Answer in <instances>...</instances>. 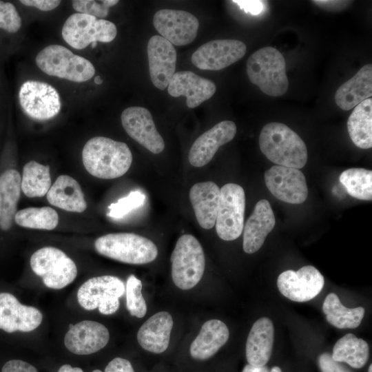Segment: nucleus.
Segmentation results:
<instances>
[{"label":"nucleus","mask_w":372,"mask_h":372,"mask_svg":"<svg viewBox=\"0 0 372 372\" xmlns=\"http://www.w3.org/2000/svg\"><path fill=\"white\" fill-rule=\"evenodd\" d=\"M82 160L85 169L93 176L113 179L130 169L132 154L127 145L105 136L90 138L84 145Z\"/></svg>","instance_id":"nucleus-1"},{"label":"nucleus","mask_w":372,"mask_h":372,"mask_svg":"<svg viewBox=\"0 0 372 372\" xmlns=\"http://www.w3.org/2000/svg\"><path fill=\"white\" fill-rule=\"evenodd\" d=\"M259 146L262 154L277 165L299 169L307 163L308 153L304 142L283 123L266 124L259 136Z\"/></svg>","instance_id":"nucleus-2"},{"label":"nucleus","mask_w":372,"mask_h":372,"mask_svg":"<svg viewBox=\"0 0 372 372\" xmlns=\"http://www.w3.org/2000/svg\"><path fill=\"white\" fill-rule=\"evenodd\" d=\"M246 66L250 81L267 95L280 96L287 91L285 59L275 48L256 50L248 58Z\"/></svg>","instance_id":"nucleus-3"},{"label":"nucleus","mask_w":372,"mask_h":372,"mask_svg":"<svg viewBox=\"0 0 372 372\" xmlns=\"http://www.w3.org/2000/svg\"><path fill=\"white\" fill-rule=\"evenodd\" d=\"M96 251L117 261L142 265L152 262L158 255L156 245L149 239L133 233H114L98 238Z\"/></svg>","instance_id":"nucleus-4"},{"label":"nucleus","mask_w":372,"mask_h":372,"mask_svg":"<svg viewBox=\"0 0 372 372\" xmlns=\"http://www.w3.org/2000/svg\"><path fill=\"white\" fill-rule=\"evenodd\" d=\"M35 61L44 73L70 81L85 82L95 74L90 61L61 45L45 47L37 55Z\"/></svg>","instance_id":"nucleus-5"},{"label":"nucleus","mask_w":372,"mask_h":372,"mask_svg":"<svg viewBox=\"0 0 372 372\" xmlns=\"http://www.w3.org/2000/svg\"><path fill=\"white\" fill-rule=\"evenodd\" d=\"M172 278L180 289L194 287L201 280L205 267L203 247L191 234L179 237L171 255Z\"/></svg>","instance_id":"nucleus-6"},{"label":"nucleus","mask_w":372,"mask_h":372,"mask_svg":"<svg viewBox=\"0 0 372 372\" xmlns=\"http://www.w3.org/2000/svg\"><path fill=\"white\" fill-rule=\"evenodd\" d=\"M32 271L42 278L48 288L61 289L72 282L77 275L74 262L63 251L45 247L36 251L30 258Z\"/></svg>","instance_id":"nucleus-7"},{"label":"nucleus","mask_w":372,"mask_h":372,"mask_svg":"<svg viewBox=\"0 0 372 372\" xmlns=\"http://www.w3.org/2000/svg\"><path fill=\"white\" fill-rule=\"evenodd\" d=\"M117 34L114 23L83 13L70 15L62 28V37L71 47L81 50L93 42L109 43Z\"/></svg>","instance_id":"nucleus-8"},{"label":"nucleus","mask_w":372,"mask_h":372,"mask_svg":"<svg viewBox=\"0 0 372 372\" xmlns=\"http://www.w3.org/2000/svg\"><path fill=\"white\" fill-rule=\"evenodd\" d=\"M245 194L243 188L227 183L220 189V201L216 220L218 236L223 240L238 238L244 227Z\"/></svg>","instance_id":"nucleus-9"},{"label":"nucleus","mask_w":372,"mask_h":372,"mask_svg":"<svg viewBox=\"0 0 372 372\" xmlns=\"http://www.w3.org/2000/svg\"><path fill=\"white\" fill-rule=\"evenodd\" d=\"M19 99L23 112L38 121L56 116L61 107L57 90L42 81L29 80L24 82L20 87Z\"/></svg>","instance_id":"nucleus-10"},{"label":"nucleus","mask_w":372,"mask_h":372,"mask_svg":"<svg viewBox=\"0 0 372 372\" xmlns=\"http://www.w3.org/2000/svg\"><path fill=\"white\" fill-rule=\"evenodd\" d=\"M324 285V276L311 265L304 266L296 271H285L277 279L280 292L287 298L298 302L314 298L320 293Z\"/></svg>","instance_id":"nucleus-11"},{"label":"nucleus","mask_w":372,"mask_h":372,"mask_svg":"<svg viewBox=\"0 0 372 372\" xmlns=\"http://www.w3.org/2000/svg\"><path fill=\"white\" fill-rule=\"evenodd\" d=\"M153 25L162 37L173 45H185L196 39L199 27L198 19L180 10L161 9L153 17Z\"/></svg>","instance_id":"nucleus-12"},{"label":"nucleus","mask_w":372,"mask_h":372,"mask_svg":"<svg viewBox=\"0 0 372 372\" xmlns=\"http://www.w3.org/2000/svg\"><path fill=\"white\" fill-rule=\"evenodd\" d=\"M265 182L269 192L278 200L300 204L308 196L307 181L298 169L274 165L265 173Z\"/></svg>","instance_id":"nucleus-13"},{"label":"nucleus","mask_w":372,"mask_h":372,"mask_svg":"<svg viewBox=\"0 0 372 372\" xmlns=\"http://www.w3.org/2000/svg\"><path fill=\"white\" fill-rule=\"evenodd\" d=\"M247 51L245 43L234 39H218L200 46L192 55V63L203 70L224 69L242 58Z\"/></svg>","instance_id":"nucleus-14"},{"label":"nucleus","mask_w":372,"mask_h":372,"mask_svg":"<svg viewBox=\"0 0 372 372\" xmlns=\"http://www.w3.org/2000/svg\"><path fill=\"white\" fill-rule=\"evenodd\" d=\"M122 125L127 134L153 154H159L165 148V142L156 130L150 112L143 107H129L121 116Z\"/></svg>","instance_id":"nucleus-15"},{"label":"nucleus","mask_w":372,"mask_h":372,"mask_svg":"<svg viewBox=\"0 0 372 372\" xmlns=\"http://www.w3.org/2000/svg\"><path fill=\"white\" fill-rule=\"evenodd\" d=\"M43 315L36 307L22 304L12 294L0 293V329L7 333L29 332L41 323Z\"/></svg>","instance_id":"nucleus-16"},{"label":"nucleus","mask_w":372,"mask_h":372,"mask_svg":"<svg viewBox=\"0 0 372 372\" xmlns=\"http://www.w3.org/2000/svg\"><path fill=\"white\" fill-rule=\"evenodd\" d=\"M147 52L151 81L156 88L164 90L175 73L176 50L167 40L154 35L147 43Z\"/></svg>","instance_id":"nucleus-17"},{"label":"nucleus","mask_w":372,"mask_h":372,"mask_svg":"<svg viewBox=\"0 0 372 372\" xmlns=\"http://www.w3.org/2000/svg\"><path fill=\"white\" fill-rule=\"evenodd\" d=\"M236 131V125L233 121H223L204 132L194 141L189 149V163L196 167L209 163L218 148L234 138Z\"/></svg>","instance_id":"nucleus-18"},{"label":"nucleus","mask_w":372,"mask_h":372,"mask_svg":"<svg viewBox=\"0 0 372 372\" xmlns=\"http://www.w3.org/2000/svg\"><path fill=\"white\" fill-rule=\"evenodd\" d=\"M109 339V331L103 324L83 320L69 329L64 338V344L72 353L89 355L105 347Z\"/></svg>","instance_id":"nucleus-19"},{"label":"nucleus","mask_w":372,"mask_h":372,"mask_svg":"<svg viewBox=\"0 0 372 372\" xmlns=\"http://www.w3.org/2000/svg\"><path fill=\"white\" fill-rule=\"evenodd\" d=\"M216 90V86L213 81L188 70L175 72L167 86L170 96L186 97V105L189 108L196 107L209 99Z\"/></svg>","instance_id":"nucleus-20"},{"label":"nucleus","mask_w":372,"mask_h":372,"mask_svg":"<svg viewBox=\"0 0 372 372\" xmlns=\"http://www.w3.org/2000/svg\"><path fill=\"white\" fill-rule=\"evenodd\" d=\"M275 224L274 214L269 201L262 199L257 202L243 227L244 251L254 254L258 251Z\"/></svg>","instance_id":"nucleus-21"},{"label":"nucleus","mask_w":372,"mask_h":372,"mask_svg":"<svg viewBox=\"0 0 372 372\" xmlns=\"http://www.w3.org/2000/svg\"><path fill=\"white\" fill-rule=\"evenodd\" d=\"M125 291L123 282L110 275L92 278L79 289L77 299L85 309L91 311L113 297H121Z\"/></svg>","instance_id":"nucleus-22"},{"label":"nucleus","mask_w":372,"mask_h":372,"mask_svg":"<svg viewBox=\"0 0 372 372\" xmlns=\"http://www.w3.org/2000/svg\"><path fill=\"white\" fill-rule=\"evenodd\" d=\"M173 319L167 311L158 312L149 318L139 328L137 340L145 350L161 353L167 349L173 328Z\"/></svg>","instance_id":"nucleus-23"},{"label":"nucleus","mask_w":372,"mask_h":372,"mask_svg":"<svg viewBox=\"0 0 372 372\" xmlns=\"http://www.w3.org/2000/svg\"><path fill=\"white\" fill-rule=\"evenodd\" d=\"M189 199L200 226L211 229L216 224L219 207L218 186L212 181L196 183L189 191Z\"/></svg>","instance_id":"nucleus-24"},{"label":"nucleus","mask_w":372,"mask_h":372,"mask_svg":"<svg viewBox=\"0 0 372 372\" xmlns=\"http://www.w3.org/2000/svg\"><path fill=\"white\" fill-rule=\"evenodd\" d=\"M274 341L271 319L262 317L252 325L246 342V358L249 364L265 366L270 359Z\"/></svg>","instance_id":"nucleus-25"},{"label":"nucleus","mask_w":372,"mask_h":372,"mask_svg":"<svg viewBox=\"0 0 372 372\" xmlns=\"http://www.w3.org/2000/svg\"><path fill=\"white\" fill-rule=\"evenodd\" d=\"M229 337L227 326L221 320L206 321L192 342L189 353L197 360H205L215 355L226 344Z\"/></svg>","instance_id":"nucleus-26"},{"label":"nucleus","mask_w":372,"mask_h":372,"mask_svg":"<svg viewBox=\"0 0 372 372\" xmlns=\"http://www.w3.org/2000/svg\"><path fill=\"white\" fill-rule=\"evenodd\" d=\"M372 95V65L366 64L337 90L336 104L343 110L354 108Z\"/></svg>","instance_id":"nucleus-27"},{"label":"nucleus","mask_w":372,"mask_h":372,"mask_svg":"<svg viewBox=\"0 0 372 372\" xmlns=\"http://www.w3.org/2000/svg\"><path fill=\"white\" fill-rule=\"evenodd\" d=\"M53 206L71 212H83L87 208L84 194L79 183L68 175L59 176L47 193Z\"/></svg>","instance_id":"nucleus-28"},{"label":"nucleus","mask_w":372,"mask_h":372,"mask_svg":"<svg viewBox=\"0 0 372 372\" xmlns=\"http://www.w3.org/2000/svg\"><path fill=\"white\" fill-rule=\"evenodd\" d=\"M21 178L16 169L6 170L0 175V228L8 230L12 225L21 195Z\"/></svg>","instance_id":"nucleus-29"},{"label":"nucleus","mask_w":372,"mask_h":372,"mask_svg":"<svg viewBox=\"0 0 372 372\" xmlns=\"http://www.w3.org/2000/svg\"><path fill=\"white\" fill-rule=\"evenodd\" d=\"M349 136L353 143L362 149L372 147V99L369 98L356 105L347 121Z\"/></svg>","instance_id":"nucleus-30"},{"label":"nucleus","mask_w":372,"mask_h":372,"mask_svg":"<svg viewBox=\"0 0 372 372\" xmlns=\"http://www.w3.org/2000/svg\"><path fill=\"white\" fill-rule=\"evenodd\" d=\"M338 362H345L354 369L363 367L369 357L368 343L353 333H347L334 344L331 355Z\"/></svg>","instance_id":"nucleus-31"},{"label":"nucleus","mask_w":372,"mask_h":372,"mask_svg":"<svg viewBox=\"0 0 372 372\" xmlns=\"http://www.w3.org/2000/svg\"><path fill=\"white\" fill-rule=\"evenodd\" d=\"M322 311L328 322L338 329L358 327L365 313L362 307L355 308L344 307L335 293H330L327 296L322 304Z\"/></svg>","instance_id":"nucleus-32"},{"label":"nucleus","mask_w":372,"mask_h":372,"mask_svg":"<svg viewBox=\"0 0 372 372\" xmlns=\"http://www.w3.org/2000/svg\"><path fill=\"white\" fill-rule=\"evenodd\" d=\"M50 167L34 161L27 163L23 169L21 187L29 198L45 196L51 187Z\"/></svg>","instance_id":"nucleus-33"},{"label":"nucleus","mask_w":372,"mask_h":372,"mask_svg":"<svg viewBox=\"0 0 372 372\" xmlns=\"http://www.w3.org/2000/svg\"><path fill=\"white\" fill-rule=\"evenodd\" d=\"M340 182L352 197L363 200L372 199V171L351 168L340 176Z\"/></svg>","instance_id":"nucleus-34"},{"label":"nucleus","mask_w":372,"mask_h":372,"mask_svg":"<svg viewBox=\"0 0 372 372\" xmlns=\"http://www.w3.org/2000/svg\"><path fill=\"white\" fill-rule=\"evenodd\" d=\"M14 220L23 227L52 230L58 225L59 215L50 207H27L17 211Z\"/></svg>","instance_id":"nucleus-35"},{"label":"nucleus","mask_w":372,"mask_h":372,"mask_svg":"<svg viewBox=\"0 0 372 372\" xmlns=\"http://www.w3.org/2000/svg\"><path fill=\"white\" fill-rule=\"evenodd\" d=\"M142 282L134 275H130L126 282V306L132 316L143 318L147 312V304L142 294Z\"/></svg>","instance_id":"nucleus-36"},{"label":"nucleus","mask_w":372,"mask_h":372,"mask_svg":"<svg viewBox=\"0 0 372 372\" xmlns=\"http://www.w3.org/2000/svg\"><path fill=\"white\" fill-rule=\"evenodd\" d=\"M145 196L140 191L131 192L127 196L121 198L116 203H112L109 207L107 215L112 218H121L131 211L142 206L145 202Z\"/></svg>","instance_id":"nucleus-37"},{"label":"nucleus","mask_w":372,"mask_h":372,"mask_svg":"<svg viewBox=\"0 0 372 372\" xmlns=\"http://www.w3.org/2000/svg\"><path fill=\"white\" fill-rule=\"evenodd\" d=\"M118 3V0H75L72 1V7L78 13L105 18L109 13L110 7L114 6Z\"/></svg>","instance_id":"nucleus-38"},{"label":"nucleus","mask_w":372,"mask_h":372,"mask_svg":"<svg viewBox=\"0 0 372 372\" xmlns=\"http://www.w3.org/2000/svg\"><path fill=\"white\" fill-rule=\"evenodd\" d=\"M21 18L15 6L0 1V28L9 33L17 32L21 27Z\"/></svg>","instance_id":"nucleus-39"},{"label":"nucleus","mask_w":372,"mask_h":372,"mask_svg":"<svg viewBox=\"0 0 372 372\" xmlns=\"http://www.w3.org/2000/svg\"><path fill=\"white\" fill-rule=\"evenodd\" d=\"M318 363L321 372H352L341 362L334 361L329 353L320 354Z\"/></svg>","instance_id":"nucleus-40"},{"label":"nucleus","mask_w":372,"mask_h":372,"mask_svg":"<svg viewBox=\"0 0 372 372\" xmlns=\"http://www.w3.org/2000/svg\"><path fill=\"white\" fill-rule=\"evenodd\" d=\"M313 3L329 12H338L346 9L351 3V1L341 0H314Z\"/></svg>","instance_id":"nucleus-41"},{"label":"nucleus","mask_w":372,"mask_h":372,"mask_svg":"<svg viewBox=\"0 0 372 372\" xmlns=\"http://www.w3.org/2000/svg\"><path fill=\"white\" fill-rule=\"evenodd\" d=\"M1 372H38L32 364L20 360H12L3 366Z\"/></svg>","instance_id":"nucleus-42"},{"label":"nucleus","mask_w":372,"mask_h":372,"mask_svg":"<svg viewBox=\"0 0 372 372\" xmlns=\"http://www.w3.org/2000/svg\"><path fill=\"white\" fill-rule=\"evenodd\" d=\"M105 372H134V371L129 360L115 358L107 364Z\"/></svg>","instance_id":"nucleus-43"},{"label":"nucleus","mask_w":372,"mask_h":372,"mask_svg":"<svg viewBox=\"0 0 372 372\" xmlns=\"http://www.w3.org/2000/svg\"><path fill=\"white\" fill-rule=\"evenodd\" d=\"M20 2L30 7H34L43 11L52 10L60 4L61 1L58 0H21Z\"/></svg>","instance_id":"nucleus-44"},{"label":"nucleus","mask_w":372,"mask_h":372,"mask_svg":"<svg viewBox=\"0 0 372 372\" xmlns=\"http://www.w3.org/2000/svg\"><path fill=\"white\" fill-rule=\"evenodd\" d=\"M238 5L241 9L251 14H258L262 12L264 3L262 1H233Z\"/></svg>","instance_id":"nucleus-45"},{"label":"nucleus","mask_w":372,"mask_h":372,"mask_svg":"<svg viewBox=\"0 0 372 372\" xmlns=\"http://www.w3.org/2000/svg\"><path fill=\"white\" fill-rule=\"evenodd\" d=\"M120 305L119 298L113 297L98 307L99 311L101 313L104 315H110L115 313Z\"/></svg>","instance_id":"nucleus-46"},{"label":"nucleus","mask_w":372,"mask_h":372,"mask_svg":"<svg viewBox=\"0 0 372 372\" xmlns=\"http://www.w3.org/2000/svg\"><path fill=\"white\" fill-rule=\"evenodd\" d=\"M242 372H270V371L265 365L260 366L247 364L245 366Z\"/></svg>","instance_id":"nucleus-47"},{"label":"nucleus","mask_w":372,"mask_h":372,"mask_svg":"<svg viewBox=\"0 0 372 372\" xmlns=\"http://www.w3.org/2000/svg\"><path fill=\"white\" fill-rule=\"evenodd\" d=\"M58 372H83L81 368L72 367L71 365L65 364L62 365Z\"/></svg>","instance_id":"nucleus-48"},{"label":"nucleus","mask_w":372,"mask_h":372,"mask_svg":"<svg viewBox=\"0 0 372 372\" xmlns=\"http://www.w3.org/2000/svg\"><path fill=\"white\" fill-rule=\"evenodd\" d=\"M94 83L99 85V84H101L103 83V80L99 76H97L94 79Z\"/></svg>","instance_id":"nucleus-49"},{"label":"nucleus","mask_w":372,"mask_h":372,"mask_svg":"<svg viewBox=\"0 0 372 372\" xmlns=\"http://www.w3.org/2000/svg\"><path fill=\"white\" fill-rule=\"evenodd\" d=\"M270 372H282V371L279 366H276L271 368Z\"/></svg>","instance_id":"nucleus-50"},{"label":"nucleus","mask_w":372,"mask_h":372,"mask_svg":"<svg viewBox=\"0 0 372 372\" xmlns=\"http://www.w3.org/2000/svg\"><path fill=\"white\" fill-rule=\"evenodd\" d=\"M91 44H92V48H94L97 45V42H93Z\"/></svg>","instance_id":"nucleus-51"},{"label":"nucleus","mask_w":372,"mask_h":372,"mask_svg":"<svg viewBox=\"0 0 372 372\" xmlns=\"http://www.w3.org/2000/svg\"><path fill=\"white\" fill-rule=\"evenodd\" d=\"M372 371V364H371L369 365V369H368V372H371Z\"/></svg>","instance_id":"nucleus-52"},{"label":"nucleus","mask_w":372,"mask_h":372,"mask_svg":"<svg viewBox=\"0 0 372 372\" xmlns=\"http://www.w3.org/2000/svg\"><path fill=\"white\" fill-rule=\"evenodd\" d=\"M92 372H102L101 370L95 369Z\"/></svg>","instance_id":"nucleus-53"}]
</instances>
